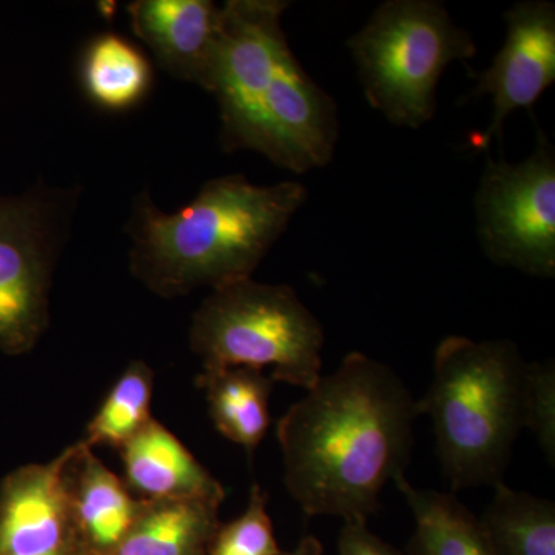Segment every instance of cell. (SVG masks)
Wrapping results in <instances>:
<instances>
[{
  "instance_id": "cell-1",
  "label": "cell",
  "mask_w": 555,
  "mask_h": 555,
  "mask_svg": "<svg viewBox=\"0 0 555 555\" xmlns=\"http://www.w3.org/2000/svg\"><path fill=\"white\" fill-rule=\"evenodd\" d=\"M418 406L392 367L349 352L276 426L284 485L306 516L367 521L404 476Z\"/></svg>"
},
{
  "instance_id": "cell-2",
  "label": "cell",
  "mask_w": 555,
  "mask_h": 555,
  "mask_svg": "<svg viewBox=\"0 0 555 555\" xmlns=\"http://www.w3.org/2000/svg\"><path fill=\"white\" fill-rule=\"evenodd\" d=\"M308 196L298 181L257 185L225 175L169 214L142 190L126 228L131 273L167 299L251 278Z\"/></svg>"
},
{
  "instance_id": "cell-3",
  "label": "cell",
  "mask_w": 555,
  "mask_h": 555,
  "mask_svg": "<svg viewBox=\"0 0 555 555\" xmlns=\"http://www.w3.org/2000/svg\"><path fill=\"white\" fill-rule=\"evenodd\" d=\"M528 361L511 339H441L433 382L416 400L433 420L437 456L452 492L503 481L525 429Z\"/></svg>"
},
{
  "instance_id": "cell-4",
  "label": "cell",
  "mask_w": 555,
  "mask_h": 555,
  "mask_svg": "<svg viewBox=\"0 0 555 555\" xmlns=\"http://www.w3.org/2000/svg\"><path fill=\"white\" fill-rule=\"evenodd\" d=\"M189 346L203 371L272 367L273 382L309 390L321 378L324 328L294 287L244 278L211 288L193 313Z\"/></svg>"
},
{
  "instance_id": "cell-5",
  "label": "cell",
  "mask_w": 555,
  "mask_h": 555,
  "mask_svg": "<svg viewBox=\"0 0 555 555\" xmlns=\"http://www.w3.org/2000/svg\"><path fill=\"white\" fill-rule=\"evenodd\" d=\"M347 47L371 107L414 130L436 115L438 82L449 65L477 54L470 33L438 0H387Z\"/></svg>"
},
{
  "instance_id": "cell-6",
  "label": "cell",
  "mask_w": 555,
  "mask_h": 555,
  "mask_svg": "<svg viewBox=\"0 0 555 555\" xmlns=\"http://www.w3.org/2000/svg\"><path fill=\"white\" fill-rule=\"evenodd\" d=\"M80 192L38 184L0 198V350L9 356L30 352L49 328L54 270Z\"/></svg>"
},
{
  "instance_id": "cell-7",
  "label": "cell",
  "mask_w": 555,
  "mask_h": 555,
  "mask_svg": "<svg viewBox=\"0 0 555 555\" xmlns=\"http://www.w3.org/2000/svg\"><path fill=\"white\" fill-rule=\"evenodd\" d=\"M474 210L486 258L526 275L555 276V150L542 130L521 163L488 156Z\"/></svg>"
},
{
  "instance_id": "cell-8",
  "label": "cell",
  "mask_w": 555,
  "mask_h": 555,
  "mask_svg": "<svg viewBox=\"0 0 555 555\" xmlns=\"http://www.w3.org/2000/svg\"><path fill=\"white\" fill-rule=\"evenodd\" d=\"M284 0H229L221 7V31L214 87L228 153H258L261 107L278 64L288 49Z\"/></svg>"
},
{
  "instance_id": "cell-9",
  "label": "cell",
  "mask_w": 555,
  "mask_h": 555,
  "mask_svg": "<svg viewBox=\"0 0 555 555\" xmlns=\"http://www.w3.org/2000/svg\"><path fill=\"white\" fill-rule=\"evenodd\" d=\"M338 137L337 102L310 78L288 47L262 101L259 155L280 169L308 173L331 164Z\"/></svg>"
},
{
  "instance_id": "cell-10",
  "label": "cell",
  "mask_w": 555,
  "mask_h": 555,
  "mask_svg": "<svg viewBox=\"0 0 555 555\" xmlns=\"http://www.w3.org/2000/svg\"><path fill=\"white\" fill-rule=\"evenodd\" d=\"M506 39L491 67L478 73L474 96H491L492 119L485 145L502 142L511 113L532 109L555 82V5L525 0L505 13Z\"/></svg>"
},
{
  "instance_id": "cell-11",
  "label": "cell",
  "mask_w": 555,
  "mask_h": 555,
  "mask_svg": "<svg viewBox=\"0 0 555 555\" xmlns=\"http://www.w3.org/2000/svg\"><path fill=\"white\" fill-rule=\"evenodd\" d=\"M75 451L76 443L49 463L22 466L3 478L0 555H47L79 543L67 480Z\"/></svg>"
},
{
  "instance_id": "cell-12",
  "label": "cell",
  "mask_w": 555,
  "mask_h": 555,
  "mask_svg": "<svg viewBox=\"0 0 555 555\" xmlns=\"http://www.w3.org/2000/svg\"><path fill=\"white\" fill-rule=\"evenodd\" d=\"M131 30L164 72L210 93L217 67L221 7L210 0H133Z\"/></svg>"
},
{
  "instance_id": "cell-13",
  "label": "cell",
  "mask_w": 555,
  "mask_h": 555,
  "mask_svg": "<svg viewBox=\"0 0 555 555\" xmlns=\"http://www.w3.org/2000/svg\"><path fill=\"white\" fill-rule=\"evenodd\" d=\"M73 525L80 546L90 555H113L124 542L141 509L126 481L94 455L82 440L67 469Z\"/></svg>"
},
{
  "instance_id": "cell-14",
  "label": "cell",
  "mask_w": 555,
  "mask_h": 555,
  "mask_svg": "<svg viewBox=\"0 0 555 555\" xmlns=\"http://www.w3.org/2000/svg\"><path fill=\"white\" fill-rule=\"evenodd\" d=\"M126 485L144 500L203 499L222 503L224 486L155 418L119 449Z\"/></svg>"
},
{
  "instance_id": "cell-15",
  "label": "cell",
  "mask_w": 555,
  "mask_h": 555,
  "mask_svg": "<svg viewBox=\"0 0 555 555\" xmlns=\"http://www.w3.org/2000/svg\"><path fill=\"white\" fill-rule=\"evenodd\" d=\"M221 503L203 499H141V509L113 555H207L221 525Z\"/></svg>"
},
{
  "instance_id": "cell-16",
  "label": "cell",
  "mask_w": 555,
  "mask_h": 555,
  "mask_svg": "<svg viewBox=\"0 0 555 555\" xmlns=\"http://www.w3.org/2000/svg\"><path fill=\"white\" fill-rule=\"evenodd\" d=\"M196 385L206 393L218 433L254 455L270 427L275 382L259 369L230 367L201 372Z\"/></svg>"
},
{
  "instance_id": "cell-17",
  "label": "cell",
  "mask_w": 555,
  "mask_h": 555,
  "mask_svg": "<svg viewBox=\"0 0 555 555\" xmlns=\"http://www.w3.org/2000/svg\"><path fill=\"white\" fill-rule=\"evenodd\" d=\"M79 78L91 104L107 112H129L149 96L153 67L130 40L116 33H101L83 49Z\"/></svg>"
},
{
  "instance_id": "cell-18",
  "label": "cell",
  "mask_w": 555,
  "mask_h": 555,
  "mask_svg": "<svg viewBox=\"0 0 555 555\" xmlns=\"http://www.w3.org/2000/svg\"><path fill=\"white\" fill-rule=\"evenodd\" d=\"M393 483L415 520L408 555H494L478 517L454 492L415 488L404 476Z\"/></svg>"
},
{
  "instance_id": "cell-19",
  "label": "cell",
  "mask_w": 555,
  "mask_h": 555,
  "mask_svg": "<svg viewBox=\"0 0 555 555\" xmlns=\"http://www.w3.org/2000/svg\"><path fill=\"white\" fill-rule=\"evenodd\" d=\"M494 555H555V503L500 481L478 517Z\"/></svg>"
},
{
  "instance_id": "cell-20",
  "label": "cell",
  "mask_w": 555,
  "mask_h": 555,
  "mask_svg": "<svg viewBox=\"0 0 555 555\" xmlns=\"http://www.w3.org/2000/svg\"><path fill=\"white\" fill-rule=\"evenodd\" d=\"M155 374L145 361H131L119 375L89 425L87 447L122 449L152 422V400Z\"/></svg>"
},
{
  "instance_id": "cell-21",
  "label": "cell",
  "mask_w": 555,
  "mask_h": 555,
  "mask_svg": "<svg viewBox=\"0 0 555 555\" xmlns=\"http://www.w3.org/2000/svg\"><path fill=\"white\" fill-rule=\"evenodd\" d=\"M269 495L258 483L251 485L246 511L235 520L219 525L207 555H281L272 518Z\"/></svg>"
},
{
  "instance_id": "cell-22",
  "label": "cell",
  "mask_w": 555,
  "mask_h": 555,
  "mask_svg": "<svg viewBox=\"0 0 555 555\" xmlns=\"http://www.w3.org/2000/svg\"><path fill=\"white\" fill-rule=\"evenodd\" d=\"M525 429L531 430L547 463L555 465V363H528L524 393Z\"/></svg>"
},
{
  "instance_id": "cell-23",
  "label": "cell",
  "mask_w": 555,
  "mask_h": 555,
  "mask_svg": "<svg viewBox=\"0 0 555 555\" xmlns=\"http://www.w3.org/2000/svg\"><path fill=\"white\" fill-rule=\"evenodd\" d=\"M338 555H408L369 529L367 521H345L338 537Z\"/></svg>"
},
{
  "instance_id": "cell-24",
  "label": "cell",
  "mask_w": 555,
  "mask_h": 555,
  "mask_svg": "<svg viewBox=\"0 0 555 555\" xmlns=\"http://www.w3.org/2000/svg\"><path fill=\"white\" fill-rule=\"evenodd\" d=\"M323 545L317 537L308 535L301 539L298 546L291 553H283L281 555H323Z\"/></svg>"
},
{
  "instance_id": "cell-25",
  "label": "cell",
  "mask_w": 555,
  "mask_h": 555,
  "mask_svg": "<svg viewBox=\"0 0 555 555\" xmlns=\"http://www.w3.org/2000/svg\"><path fill=\"white\" fill-rule=\"evenodd\" d=\"M47 555H90L83 550L79 543H75V545L64 547V550L57 551V553L47 554Z\"/></svg>"
}]
</instances>
